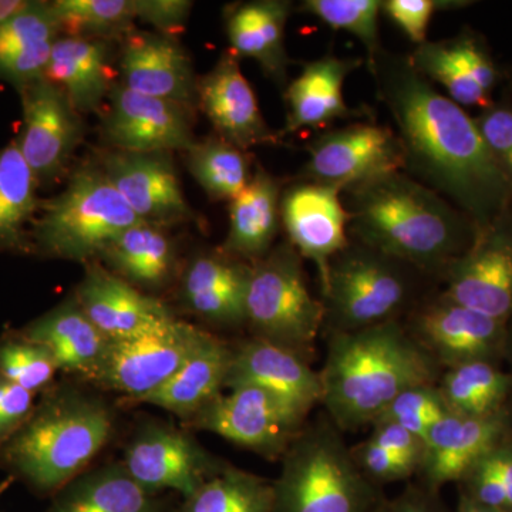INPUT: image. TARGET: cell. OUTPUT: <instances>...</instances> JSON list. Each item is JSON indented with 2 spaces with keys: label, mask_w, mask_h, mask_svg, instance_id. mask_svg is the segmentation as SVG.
<instances>
[{
  "label": "cell",
  "mask_w": 512,
  "mask_h": 512,
  "mask_svg": "<svg viewBox=\"0 0 512 512\" xmlns=\"http://www.w3.org/2000/svg\"><path fill=\"white\" fill-rule=\"evenodd\" d=\"M367 67L402 144L404 173L446 198L478 228L507 211L511 187L474 117L421 76L407 55L382 49Z\"/></svg>",
  "instance_id": "cell-1"
},
{
  "label": "cell",
  "mask_w": 512,
  "mask_h": 512,
  "mask_svg": "<svg viewBox=\"0 0 512 512\" xmlns=\"http://www.w3.org/2000/svg\"><path fill=\"white\" fill-rule=\"evenodd\" d=\"M342 201L350 238L439 282L476 239V222L404 171L349 185Z\"/></svg>",
  "instance_id": "cell-2"
},
{
  "label": "cell",
  "mask_w": 512,
  "mask_h": 512,
  "mask_svg": "<svg viewBox=\"0 0 512 512\" xmlns=\"http://www.w3.org/2000/svg\"><path fill=\"white\" fill-rule=\"evenodd\" d=\"M323 338L320 407L343 433L372 426L404 390L439 382L440 367L410 338L402 322Z\"/></svg>",
  "instance_id": "cell-3"
},
{
  "label": "cell",
  "mask_w": 512,
  "mask_h": 512,
  "mask_svg": "<svg viewBox=\"0 0 512 512\" xmlns=\"http://www.w3.org/2000/svg\"><path fill=\"white\" fill-rule=\"evenodd\" d=\"M113 431L114 416L103 400L69 384H53L0 447V468L33 493L55 495L87 470Z\"/></svg>",
  "instance_id": "cell-4"
},
{
  "label": "cell",
  "mask_w": 512,
  "mask_h": 512,
  "mask_svg": "<svg viewBox=\"0 0 512 512\" xmlns=\"http://www.w3.org/2000/svg\"><path fill=\"white\" fill-rule=\"evenodd\" d=\"M440 282L420 269L350 238L320 285L323 336L402 322Z\"/></svg>",
  "instance_id": "cell-5"
},
{
  "label": "cell",
  "mask_w": 512,
  "mask_h": 512,
  "mask_svg": "<svg viewBox=\"0 0 512 512\" xmlns=\"http://www.w3.org/2000/svg\"><path fill=\"white\" fill-rule=\"evenodd\" d=\"M272 512H376L382 488L363 476L345 433L320 413L281 458Z\"/></svg>",
  "instance_id": "cell-6"
},
{
  "label": "cell",
  "mask_w": 512,
  "mask_h": 512,
  "mask_svg": "<svg viewBox=\"0 0 512 512\" xmlns=\"http://www.w3.org/2000/svg\"><path fill=\"white\" fill-rule=\"evenodd\" d=\"M138 222L100 165L84 164L70 174L64 190L40 201L32 227L33 256L89 264Z\"/></svg>",
  "instance_id": "cell-7"
},
{
  "label": "cell",
  "mask_w": 512,
  "mask_h": 512,
  "mask_svg": "<svg viewBox=\"0 0 512 512\" xmlns=\"http://www.w3.org/2000/svg\"><path fill=\"white\" fill-rule=\"evenodd\" d=\"M325 309L306 282L303 258L288 241L251 264L247 323L252 338L292 350L312 362Z\"/></svg>",
  "instance_id": "cell-8"
},
{
  "label": "cell",
  "mask_w": 512,
  "mask_h": 512,
  "mask_svg": "<svg viewBox=\"0 0 512 512\" xmlns=\"http://www.w3.org/2000/svg\"><path fill=\"white\" fill-rule=\"evenodd\" d=\"M205 335L207 330L173 315L134 335L111 339L94 383L141 403L183 367Z\"/></svg>",
  "instance_id": "cell-9"
},
{
  "label": "cell",
  "mask_w": 512,
  "mask_h": 512,
  "mask_svg": "<svg viewBox=\"0 0 512 512\" xmlns=\"http://www.w3.org/2000/svg\"><path fill=\"white\" fill-rule=\"evenodd\" d=\"M308 420L309 414L275 394L239 386L218 394L190 423L268 460H281Z\"/></svg>",
  "instance_id": "cell-10"
},
{
  "label": "cell",
  "mask_w": 512,
  "mask_h": 512,
  "mask_svg": "<svg viewBox=\"0 0 512 512\" xmlns=\"http://www.w3.org/2000/svg\"><path fill=\"white\" fill-rule=\"evenodd\" d=\"M417 346L441 372L464 363H503L507 323L431 293L402 320Z\"/></svg>",
  "instance_id": "cell-11"
},
{
  "label": "cell",
  "mask_w": 512,
  "mask_h": 512,
  "mask_svg": "<svg viewBox=\"0 0 512 512\" xmlns=\"http://www.w3.org/2000/svg\"><path fill=\"white\" fill-rule=\"evenodd\" d=\"M22 124L15 144L25 158L40 190L52 187L67 173L84 137L79 113L56 84L45 76L18 90Z\"/></svg>",
  "instance_id": "cell-12"
},
{
  "label": "cell",
  "mask_w": 512,
  "mask_h": 512,
  "mask_svg": "<svg viewBox=\"0 0 512 512\" xmlns=\"http://www.w3.org/2000/svg\"><path fill=\"white\" fill-rule=\"evenodd\" d=\"M451 301L507 323L512 318V218L503 212L478 228L471 247L440 279Z\"/></svg>",
  "instance_id": "cell-13"
},
{
  "label": "cell",
  "mask_w": 512,
  "mask_h": 512,
  "mask_svg": "<svg viewBox=\"0 0 512 512\" xmlns=\"http://www.w3.org/2000/svg\"><path fill=\"white\" fill-rule=\"evenodd\" d=\"M303 180L345 190L377 175L404 171V153L393 128L359 121L316 134L308 144Z\"/></svg>",
  "instance_id": "cell-14"
},
{
  "label": "cell",
  "mask_w": 512,
  "mask_h": 512,
  "mask_svg": "<svg viewBox=\"0 0 512 512\" xmlns=\"http://www.w3.org/2000/svg\"><path fill=\"white\" fill-rule=\"evenodd\" d=\"M107 148L127 153L187 151L195 143L192 110L116 84L101 119Z\"/></svg>",
  "instance_id": "cell-15"
},
{
  "label": "cell",
  "mask_w": 512,
  "mask_h": 512,
  "mask_svg": "<svg viewBox=\"0 0 512 512\" xmlns=\"http://www.w3.org/2000/svg\"><path fill=\"white\" fill-rule=\"evenodd\" d=\"M123 466L148 493L173 490L188 498L227 464L208 454L185 431L170 424H150L128 444Z\"/></svg>",
  "instance_id": "cell-16"
},
{
  "label": "cell",
  "mask_w": 512,
  "mask_h": 512,
  "mask_svg": "<svg viewBox=\"0 0 512 512\" xmlns=\"http://www.w3.org/2000/svg\"><path fill=\"white\" fill-rule=\"evenodd\" d=\"M97 164L141 221L164 228L195 221L171 153L106 148L99 153Z\"/></svg>",
  "instance_id": "cell-17"
},
{
  "label": "cell",
  "mask_w": 512,
  "mask_h": 512,
  "mask_svg": "<svg viewBox=\"0 0 512 512\" xmlns=\"http://www.w3.org/2000/svg\"><path fill=\"white\" fill-rule=\"evenodd\" d=\"M348 222L342 190L338 187L302 180L282 191L281 224L288 237L286 241L303 261L309 259L315 264L320 285L333 256L349 244Z\"/></svg>",
  "instance_id": "cell-18"
},
{
  "label": "cell",
  "mask_w": 512,
  "mask_h": 512,
  "mask_svg": "<svg viewBox=\"0 0 512 512\" xmlns=\"http://www.w3.org/2000/svg\"><path fill=\"white\" fill-rule=\"evenodd\" d=\"M511 431L512 409L490 417L447 414L423 440L417 483L433 491L460 483Z\"/></svg>",
  "instance_id": "cell-19"
},
{
  "label": "cell",
  "mask_w": 512,
  "mask_h": 512,
  "mask_svg": "<svg viewBox=\"0 0 512 512\" xmlns=\"http://www.w3.org/2000/svg\"><path fill=\"white\" fill-rule=\"evenodd\" d=\"M119 76L128 90L198 109L200 79L177 37L133 30L121 45Z\"/></svg>",
  "instance_id": "cell-20"
},
{
  "label": "cell",
  "mask_w": 512,
  "mask_h": 512,
  "mask_svg": "<svg viewBox=\"0 0 512 512\" xmlns=\"http://www.w3.org/2000/svg\"><path fill=\"white\" fill-rule=\"evenodd\" d=\"M198 109L210 120L215 136L248 153L254 147L281 143L282 134L266 123L254 89L229 49L198 82Z\"/></svg>",
  "instance_id": "cell-21"
},
{
  "label": "cell",
  "mask_w": 512,
  "mask_h": 512,
  "mask_svg": "<svg viewBox=\"0 0 512 512\" xmlns=\"http://www.w3.org/2000/svg\"><path fill=\"white\" fill-rule=\"evenodd\" d=\"M239 386L264 389L309 416L322 399L319 370L313 369L312 362L292 350L256 338L232 346L225 389Z\"/></svg>",
  "instance_id": "cell-22"
},
{
  "label": "cell",
  "mask_w": 512,
  "mask_h": 512,
  "mask_svg": "<svg viewBox=\"0 0 512 512\" xmlns=\"http://www.w3.org/2000/svg\"><path fill=\"white\" fill-rule=\"evenodd\" d=\"M251 264L222 248L191 259L181 278V299L188 311L220 328L247 323V295Z\"/></svg>",
  "instance_id": "cell-23"
},
{
  "label": "cell",
  "mask_w": 512,
  "mask_h": 512,
  "mask_svg": "<svg viewBox=\"0 0 512 512\" xmlns=\"http://www.w3.org/2000/svg\"><path fill=\"white\" fill-rule=\"evenodd\" d=\"M73 296L87 318L110 339L134 335L173 316L160 299L141 292L96 261L86 264Z\"/></svg>",
  "instance_id": "cell-24"
},
{
  "label": "cell",
  "mask_w": 512,
  "mask_h": 512,
  "mask_svg": "<svg viewBox=\"0 0 512 512\" xmlns=\"http://www.w3.org/2000/svg\"><path fill=\"white\" fill-rule=\"evenodd\" d=\"M365 60L338 57L333 53L303 64L301 74L286 84V126L284 134L305 130L323 131L336 120L362 116L348 106L343 94L349 74Z\"/></svg>",
  "instance_id": "cell-25"
},
{
  "label": "cell",
  "mask_w": 512,
  "mask_h": 512,
  "mask_svg": "<svg viewBox=\"0 0 512 512\" xmlns=\"http://www.w3.org/2000/svg\"><path fill=\"white\" fill-rule=\"evenodd\" d=\"M49 350L59 372L94 383L109 350L110 338L87 318L74 296L19 329Z\"/></svg>",
  "instance_id": "cell-26"
},
{
  "label": "cell",
  "mask_w": 512,
  "mask_h": 512,
  "mask_svg": "<svg viewBox=\"0 0 512 512\" xmlns=\"http://www.w3.org/2000/svg\"><path fill=\"white\" fill-rule=\"evenodd\" d=\"M292 10L289 0H252L229 5L224 13L229 50L238 59H254L278 86H286L292 63L285 46Z\"/></svg>",
  "instance_id": "cell-27"
},
{
  "label": "cell",
  "mask_w": 512,
  "mask_h": 512,
  "mask_svg": "<svg viewBox=\"0 0 512 512\" xmlns=\"http://www.w3.org/2000/svg\"><path fill=\"white\" fill-rule=\"evenodd\" d=\"M110 52V42L86 37L62 35L53 43L45 77L82 116L103 109L116 87Z\"/></svg>",
  "instance_id": "cell-28"
},
{
  "label": "cell",
  "mask_w": 512,
  "mask_h": 512,
  "mask_svg": "<svg viewBox=\"0 0 512 512\" xmlns=\"http://www.w3.org/2000/svg\"><path fill=\"white\" fill-rule=\"evenodd\" d=\"M284 184L261 164L245 190L229 202V228L222 249L242 261H259L275 247L281 229Z\"/></svg>",
  "instance_id": "cell-29"
},
{
  "label": "cell",
  "mask_w": 512,
  "mask_h": 512,
  "mask_svg": "<svg viewBox=\"0 0 512 512\" xmlns=\"http://www.w3.org/2000/svg\"><path fill=\"white\" fill-rule=\"evenodd\" d=\"M231 360L232 346L207 332L183 367L141 403L190 420L224 392Z\"/></svg>",
  "instance_id": "cell-30"
},
{
  "label": "cell",
  "mask_w": 512,
  "mask_h": 512,
  "mask_svg": "<svg viewBox=\"0 0 512 512\" xmlns=\"http://www.w3.org/2000/svg\"><path fill=\"white\" fill-rule=\"evenodd\" d=\"M100 259L114 275L137 289L163 288L177 269V251L167 228L144 221L114 238Z\"/></svg>",
  "instance_id": "cell-31"
},
{
  "label": "cell",
  "mask_w": 512,
  "mask_h": 512,
  "mask_svg": "<svg viewBox=\"0 0 512 512\" xmlns=\"http://www.w3.org/2000/svg\"><path fill=\"white\" fill-rule=\"evenodd\" d=\"M47 512H160V501L130 477L123 463L107 464L64 485Z\"/></svg>",
  "instance_id": "cell-32"
},
{
  "label": "cell",
  "mask_w": 512,
  "mask_h": 512,
  "mask_svg": "<svg viewBox=\"0 0 512 512\" xmlns=\"http://www.w3.org/2000/svg\"><path fill=\"white\" fill-rule=\"evenodd\" d=\"M39 190L15 141L0 148V254L33 256Z\"/></svg>",
  "instance_id": "cell-33"
},
{
  "label": "cell",
  "mask_w": 512,
  "mask_h": 512,
  "mask_svg": "<svg viewBox=\"0 0 512 512\" xmlns=\"http://www.w3.org/2000/svg\"><path fill=\"white\" fill-rule=\"evenodd\" d=\"M448 412L490 417L512 409V375L503 363L480 360L443 370L437 382Z\"/></svg>",
  "instance_id": "cell-34"
},
{
  "label": "cell",
  "mask_w": 512,
  "mask_h": 512,
  "mask_svg": "<svg viewBox=\"0 0 512 512\" xmlns=\"http://www.w3.org/2000/svg\"><path fill=\"white\" fill-rule=\"evenodd\" d=\"M185 154L188 171L212 201L231 202L254 174L248 151L218 136L195 140Z\"/></svg>",
  "instance_id": "cell-35"
},
{
  "label": "cell",
  "mask_w": 512,
  "mask_h": 512,
  "mask_svg": "<svg viewBox=\"0 0 512 512\" xmlns=\"http://www.w3.org/2000/svg\"><path fill=\"white\" fill-rule=\"evenodd\" d=\"M274 484L227 464L208 478L178 512H272Z\"/></svg>",
  "instance_id": "cell-36"
},
{
  "label": "cell",
  "mask_w": 512,
  "mask_h": 512,
  "mask_svg": "<svg viewBox=\"0 0 512 512\" xmlns=\"http://www.w3.org/2000/svg\"><path fill=\"white\" fill-rule=\"evenodd\" d=\"M52 6L64 36L110 42L136 30L134 0H56Z\"/></svg>",
  "instance_id": "cell-37"
},
{
  "label": "cell",
  "mask_w": 512,
  "mask_h": 512,
  "mask_svg": "<svg viewBox=\"0 0 512 512\" xmlns=\"http://www.w3.org/2000/svg\"><path fill=\"white\" fill-rule=\"evenodd\" d=\"M409 60L414 69L426 77L430 83H437L446 89L447 97L456 101L458 106L467 109L484 110L494 101V97L484 92L480 86L460 66L446 42L427 40L423 45L414 47Z\"/></svg>",
  "instance_id": "cell-38"
},
{
  "label": "cell",
  "mask_w": 512,
  "mask_h": 512,
  "mask_svg": "<svg viewBox=\"0 0 512 512\" xmlns=\"http://www.w3.org/2000/svg\"><path fill=\"white\" fill-rule=\"evenodd\" d=\"M299 9L332 29L355 36L365 47L367 66L383 49L379 30L382 0H305Z\"/></svg>",
  "instance_id": "cell-39"
},
{
  "label": "cell",
  "mask_w": 512,
  "mask_h": 512,
  "mask_svg": "<svg viewBox=\"0 0 512 512\" xmlns=\"http://www.w3.org/2000/svg\"><path fill=\"white\" fill-rule=\"evenodd\" d=\"M59 372L49 350L18 330L0 336V375L33 394H43Z\"/></svg>",
  "instance_id": "cell-40"
},
{
  "label": "cell",
  "mask_w": 512,
  "mask_h": 512,
  "mask_svg": "<svg viewBox=\"0 0 512 512\" xmlns=\"http://www.w3.org/2000/svg\"><path fill=\"white\" fill-rule=\"evenodd\" d=\"M447 414L450 412L437 383L420 384L399 394L377 417L375 423L396 424L417 439L424 440L430 430Z\"/></svg>",
  "instance_id": "cell-41"
},
{
  "label": "cell",
  "mask_w": 512,
  "mask_h": 512,
  "mask_svg": "<svg viewBox=\"0 0 512 512\" xmlns=\"http://www.w3.org/2000/svg\"><path fill=\"white\" fill-rule=\"evenodd\" d=\"M444 42L468 76L494 99L495 92L512 86V74L497 62L487 40L476 30L464 28Z\"/></svg>",
  "instance_id": "cell-42"
},
{
  "label": "cell",
  "mask_w": 512,
  "mask_h": 512,
  "mask_svg": "<svg viewBox=\"0 0 512 512\" xmlns=\"http://www.w3.org/2000/svg\"><path fill=\"white\" fill-rule=\"evenodd\" d=\"M62 36L52 2L28 0L25 8L0 25V56Z\"/></svg>",
  "instance_id": "cell-43"
},
{
  "label": "cell",
  "mask_w": 512,
  "mask_h": 512,
  "mask_svg": "<svg viewBox=\"0 0 512 512\" xmlns=\"http://www.w3.org/2000/svg\"><path fill=\"white\" fill-rule=\"evenodd\" d=\"M481 138L512 190V86L474 117Z\"/></svg>",
  "instance_id": "cell-44"
},
{
  "label": "cell",
  "mask_w": 512,
  "mask_h": 512,
  "mask_svg": "<svg viewBox=\"0 0 512 512\" xmlns=\"http://www.w3.org/2000/svg\"><path fill=\"white\" fill-rule=\"evenodd\" d=\"M350 448L357 467L376 487L382 488L383 485L407 481L419 473L420 457L394 454L370 437Z\"/></svg>",
  "instance_id": "cell-45"
},
{
  "label": "cell",
  "mask_w": 512,
  "mask_h": 512,
  "mask_svg": "<svg viewBox=\"0 0 512 512\" xmlns=\"http://www.w3.org/2000/svg\"><path fill=\"white\" fill-rule=\"evenodd\" d=\"M470 5L473 2L468 0H382V13L419 46L427 42V30L434 13Z\"/></svg>",
  "instance_id": "cell-46"
},
{
  "label": "cell",
  "mask_w": 512,
  "mask_h": 512,
  "mask_svg": "<svg viewBox=\"0 0 512 512\" xmlns=\"http://www.w3.org/2000/svg\"><path fill=\"white\" fill-rule=\"evenodd\" d=\"M35 399L36 394L0 375V447L29 419Z\"/></svg>",
  "instance_id": "cell-47"
},
{
  "label": "cell",
  "mask_w": 512,
  "mask_h": 512,
  "mask_svg": "<svg viewBox=\"0 0 512 512\" xmlns=\"http://www.w3.org/2000/svg\"><path fill=\"white\" fill-rule=\"evenodd\" d=\"M137 20L153 26L158 33L177 36L183 32L192 10L188 0H134Z\"/></svg>",
  "instance_id": "cell-48"
},
{
  "label": "cell",
  "mask_w": 512,
  "mask_h": 512,
  "mask_svg": "<svg viewBox=\"0 0 512 512\" xmlns=\"http://www.w3.org/2000/svg\"><path fill=\"white\" fill-rule=\"evenodd\" d=\"M439 493L419 483L412 484L393 500H384L376 512H447Z\"/></svg>",
  "instance_id": "cell-49"
},
{
  "label": "cell",
  "mask_w": 512,
  "mask_h": 512,
  "mask_svg": "<svg viewBox=\"0 0 512 512\" xmlns=\"http://www.w3.org/2000/svg\"><path fill=\"white\" fill-rule=\"evenodd\" d=\"M488 458L503 484L505 495H507L508 512H512V431L507 439L501 441L488 453Z\"/></svg>",
  "instance_id": "cell-50"
},
{
  "label": "cell",
  "mask_w": 512,
  "mask_h": 512,
  "mask_svg": "<svg viewBox=\"0 0 512 512\" xmlns=\"http://www.w3.org/2000/svg\"><path fill=\"white\" fill-rule=\"evenodd\" d=\"M26 3L28 0H0V25L20 9L25 8Z\"/></svg>",
  "instance_id": "cell-51"
},
{
  "label": "cell",
  "mask_w": 512,
  "mask_h": 512,
  "mask_svg": "<svg viewBox=\"0 0 512 512\" xmlns=\"http://www.w3.org/2000/svg\"><path fill=\"white\" fill-rule=\"evenodd\" d=\"M456 512H500L485 508L483 505L474 503L473 500L467 497V495L460 493V501H458Z\"/></svg>",
  "instance_id": "cell-52"
},
{
  "label": "cell",
  "mask_w": 512,
  "mask_h": 512,
  "mask_svg": "<svg viewBox=\"0 0 512 512\" xmlns=\"http://www.w3.org/2000/svg\"><path fill=\"white\" fill-rule=\"evenodd\" d=\"M504 365L512 375V318L507 322V338H505Z\"/></svg>",
  "instance_id": "cell-53"
},
{
  "label": "cell",
  "mask_w": 512,
  "mask_h": 512,
  "mask_svg": "<svg viewBox=\"0 0 512 512\" xmlns=\"http://www.w3.org/2000/svg\"><path fill=\"white\" fill-rule=\"evenodd\" d=\"M508 212H510V215H511V218H512V200H511L510 207H508Z\"/></svg>",
  "instance_id": "cell-54"
}]
</instances>
